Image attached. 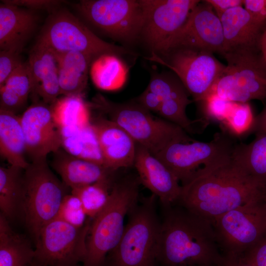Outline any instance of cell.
Instances as JSON below:
<instances>
[{
	"mask_svg": "<svg viewBox=\"0 0 266 266\" xmlns=\"http://www.w3.org/2000/svg\"><path fill=\"white\" fill-rule=\"evenodd\" d=\"M156 266H221L212 224L177 204L161 206Z\"/></svg>",
	"mask_w": 266,
	"mask_h": 266,
	"instance_id": "6da1fadb",
	"label": "cell"
},
{
	"mask_svg": "<svg viewBox=\"0 0 266 266\" xmlns=\"http://www.w3.org/2000/svg\"><path fill=\"white\" fill-rule=\"evenodd\" d=\"M181 187L177 204L211 222L263 198L266 190L234 164L231 156Z\"/></svg>",
	"mask_w": 266,
	"mask_h": 266,
	"instance_id": "7a4b0ae2",
	"label": "cell"
},
{
	"mask_svg": "<svg viewBox=\"0 0 266 266\" xmlns=\"http://www.w3.org/2000/svg\"><path fill=\"white\" fill-rule=\"evenodd\" d=\"M140 184L137 174L117 177L106 205L91 222L83 266H104L122 236L126 216L139 201Z\"/></svg>",
	"mask_w": 266,
	"mask_h": 266,
	"instance_id": "3957f363",
	"label": "cell"
},
{
	"mask_svg": "<svg viewBox=\"0 0 266 266\" xmlns=\"http://www.w3.org/2000/svg\"><path fill=\"white\" fill-rule=\"evenodd\" d=\"M90 106L107 115L134 140L156 155L168 145L196 140L179 126L163 118L155 117L136 101L118 103L99 94Z\"/></svg>",
	"mask_w": 266,
	"mask_h": 266,
	"instance_id": "277c9868",
	"label": "cell"
},
{
	"mask_svg": "<svg viewBox=\"0 0 266 266\" xmlns=\"http://www.w3.org/2000/svg\"><path fill=\"white\" fill-rule=\"evenodd\" d=\"M157 199L153 194L140 199L128 215L122 236L103 266H156L161 225Z\"/></svg>",
	"mask_w": 266,
	"mask_h": 266,
	"instance_id": "5b68a950",
	"label": "cell"
},
{
	"mask_svg": "<svg viewBox=\"0 0 266 266\" xmlns=\"http://www.w3.org/2000/svg\"><path fill=\"white\" fill-rule=\"evenodd\" d=\"M23 181L21 213L35 242L42 228L56 217L69 188L54 174L47 159L30 163Z\"/></svg>",
	"mask_w": 266,
	"mask_h": 266,
	"instance_id": "8992f818",
	"label": "cell"
},
{
	"mask_svg": "<svg viewBox=\"0 0 266 266\" xmlns=\"http://www.w3.org/2000/svg\"><path fill=\"white\" fill-rule=\"evenodd\" d=\"M37 42L56 54L76 51L89 55L95 60L106 54H133L124 47L102 40L65 9L55 10L49 15Z\"/></svg>",
	"mask_w": 266,
	"mask_h": 266,
	"instance_id": "52a82bcc",
	"label": "cell"
},
{
	"mask_svg": "<svg viewBox=\"0 0 266 266\" xmlns=\"http://www.w3.org/2000/svg\"><path fill=\"white\" fill-rule=\"evenodd\" d=\"M258 51L242 50L224 53L227 65L209 95L215 94L237 103L266 100V64Z\"/></svg>",
	"mask_w": 266,
	"mask_h": 266,
	"instance_id": "ba28073f",
	"label": "cell"
},
{
	"mask_svg": "<svg viewBox=\"0 0 266 266\" xmlns=\"http://www.w3.org/2000/svg\"><path fill=\"white\" fill-rule=\"evenodd\" d=\"M236 142L223 130L209 142L171 143L155 156L172 171L181 185L231 157Z\"/></svg>",
	"mask_w": 266,
	"mask_h": 266,
	"instance_id": "9c48e42d",
	"label": "cell"
},
{
	"mask_svg": "<svg viewBox=\"0 0 266 266\" xmlns=\"http://www.w3.org/2000/svg\"><path fill=\"white\" fill-rule=\"evenodd\" d=\"M211 222L223 256H242L266 233L264 196L223 214Z\"/></svg>",
	"mask_w": 266,
	"mask_h": 266,
	"instance_id": "30bf717a",
	"label": "cell"
},
{
	"mask_svg": "<svg viewBox=\"0 0 266 266\" xmlns=\"http://www.w3.org/2000/svg\"><path fill=\"white\" fill-rule=\"evenodd\" d=\"M91 221L81 227L55 218L41 230L35 242L31 266H78L87 253Z\"/></svg>",
	"mask_w": 266,
	"mask_h": 266,
	"instance_id": "8fae6325",
	"label": "cell"
},
{
	"mask_svg": "<svg viewBox=\"0 0 266 266\" xmlns=\"http://www.w3.org/2000/svg\"><path fill=\"white\" fill-rule=\"evenodd\" d=\"M162 55L152 53L149 59L171 69L197 102L209 95L226 66L213 53L204 50L181 48Z\"/></svg>",
	"mask_w": 266,
	"mask_h": 266,
	"instance_id": "7c38bea8",
	"label": "cell"
},
{
	"mask_svg": "<svg viewBox=\"0 0 266 266\" xmlns=\"http://www.w3.org/2000/svg\"><path fill=\"white\" fill-rule=\"evenodd\" d=\"M79 12L112 38L132 41L140 37L144 14L140 0H82Z\"/></svg>",
	"mask_w": 266,
	"mask_h": 266,
	"instance_id": "4fadbf2b",
	"label": "cell"
},
{
	"mask_svg": "<svg viewBox=\"0 0 266 266\" xmlns=\"http://www.w3.org/2000/svg\"><path fill=\"white\" fill-rule=\"evenodd\" d=\"M199 0H140L144 20L140 36L157 55L186 22Z\"/></svg>",
	"mask_w": 266,
	"mask_h": 266,
	"instance_id": "5bb4252c",
	"label": "cell"
},
{
	"mask_svg": "<svg viewBox=\"0 0 266 266\" xmlns=\"http://www.w3.org/2000/svg\"><path fill=\"white\" fill-rule=\"evenodd\" d=\"M181 48L204 50L221 55L224 53L221 20L205 0L200 1L194 8L184 24L169 39L162 55Z\"/></svg>",
	"mask_w": 266,
	"mask_h": 266,
	"instance_id": "9a60e30c",
	"label": "cell"
},
{
	"mask_svg": "<svg viewBox=\"0 0 266 266\" xmlns=\"http://www.w3.org/2000/svg\"><path fill=\"white\" fill-rule=\"evenodd\" d=\"M20 118L27 155L31 162L47 159L49 153L61 148L60 130L53 118L50 105L35 101Z\"/></svg>",
	"mask_w": 266,
	"mask_h": 266,
	"instance_id": "2e32d148",
	"label": "cell"
},
{
	"mask_svg": "<svg viewBox=\"0 0 266 266\" xmlns=\"http://www.w3.org/2000/svg\"><path fill=\"white\" fill-rule=\"evenodd\" d=\"M133 166L141 184L158 198L160 205L178 203L182 190L179 180L163 162L138 144Z\"/></svg>",
	"mask_w": 266,
	"mask_h": 266,
	"instance_id": "e0dca14e",
	"label": "cell"
},
{
	"mask_svg": "<svg viewBox=\"0 0 266 266\" xmlns=\"http://www.w3.org/2000/svg\"><path fill=\"white\" fill-rule=\"evenodd\" d=\"M105 167L118 170L133 166L137 144L114 122L100 114L91 118Z\"/></svg>",
	"mask_w": 266,
	"mask_h": 266,
	"instance_id": "ac0fdd59",
	"label": "cell"
},
{
	"mask_svg": "<svg viewBox=\"0 0 266 266\" xmlns=\"http://www.w3.org/2000/svg\"><path fill=\"white\" fill-rule=\"evenodd\" d=\"M27 63L32 82V94L51 105L61 95L55 54L36 41L30 52Z\"/></svg>",
	"mask_w": 266,
	"mask_h": 266,
	"instance_id": "d6986e66",
	"label": "cell"
},
{
	"mask_svg": "<svg viewBox=\"0 0 266 266\" xmlns=\"http://www.w3.org/2000/svg\"><path fill=\"white\" fill-rule=\"evenodd\" d=\"M223 28L225 52L259 50L264 24L257 22L243 7H234L219 17Z\"/></svg>",
	"mask_w": 266,
	"mask_h": 266,
	"instance_id": "ffe728a7",
	"label": "cell"
},
{
	"mask_svg": "<svg viewBox=\"0 0 266 266\" xmlns=\"http://www.w3.org/2000/svg\"><path fill=\"white\" fill-rule=\"evenodd\" d=\"M37 19L34 10L1 2L0 50L22 51L36 29Z\"/></svg>",
	"mask_w": 266,
	"mask_h": 266,
	"instance_id": "44dd1931",
	"label": "cell"
},
{
	"mask_svg": "<svg viewBox=\"0 0 266 266\" xmlns=\"http://www.w3.org/2000/svg\"><path fill=\"white\" fill-rule=\"evenodd\" d=\"M51 166L70 189L111 178L117 170L73 156L63 148L54 153Z\"/></svg>",
	"mask_w": 266,
	"mask_h": 266,
	"instance_id": "7402d4cb",
	"label": "cell"
},
{
	"mask_svg": "<svg viewBox=\"0 0 266 266\" xmlns=\"http://www.w3.org/2000/svg\"><path fill=\"white\" fill-rule=\"evenodd\" d=\"M55 54L58 62L61 95L82 96L87 85L89 67L95 60L76 51Z\"/></svg>",
	"mask_w": 266,
	"mask_h": 266,
	"instance_id": "603a6c76",
	"label": "cell"
},
{
	"mask_svg": "<svg viewBox=\"0 0 266 266\" xmlns=\"http://www.w3.org/2000/svg\"><path fill=\"white\" fill-rule=\"evenodd\" d=\"M0 153L11 166L25 169L26 145L20 117L0 109Z\"/></svg>",
	"mask_w": 266,
	"mask_h": 266,
	"instance_id": "cb8c5ba5",
	"label": "cell"
},
{
	"mask_svg": "<svg viewBox=\"0 0 266 266\" xmlns=\"http://www.w3.org/2000/svg\"><path fill=\"white\" fill-rule=\"evenodd\" d=\"M34 254L30 241L14 231L0 213V266H31Z\"/></svg>",
	"mask_w": 266,
	"mask_h": 266,
	"instance_id": "d4e9b609",
	"label": "cell"
},
{
	"mask_svg": "<svg viewBox=\"0 0 266 266\" xmlns=\"http://www.w3.org/2000/svg\"><path fill=\"white\" fill-rule=\"evenodd\" d=\"M249 143H235L232 160L256 182L266 186V135L257 134Z\"/></svg>",
	"mask_w": 266,
	"mask_h": 266,
	"instance_id": "484cf974",
	"label": "cell"
},
{
	"mask_svg": "<svg viewBox=\"0 0 266 266\" xmlns=\"http://www.w3.org/2000/svg\"><path fill=\"white\" fill-rule=\"evenodd\" d=\"M60 130L61 147L65 151L76 157L104 166L100 147L91 121L84 126L65 127Z\"/></svg>",
	"mask_w": 266,
	"mask_h": 266,
	"instance_id": "4316f807",
	"label": "cell"
},
{
	"mask_svg": "<svg viewBox=\"0 0 266 266\" xmlns=\"http://www.w3.org/2000/svg\"><path fill=\"white\" fill-rule=\"evenodd\" d=\"M24 169L11 166L0 167V209L9 221L21 213Z\"/></svg>",
	"mask_w": 266,
	"mask_h": 266,
	"instance_id": "83f0119b",
	"label": "cell"
},
{
	"mask_svg": "<svg viewBox=\"0 0 266 266\" xmlns=\"http://www.w3.org/2000/svg\"><path fill=\"white\" fill-rule=\"evenodd\" d=\"M32 92V79L27 61L0 87V109L16 114L26 105Z\"/></svg>",
	"mask_w": 266,
	"mask_h": 266,
	"instance_id": "f1b7e54d",
	"label": "cell"
},
{
	"mask_svg": "<svg viewBox=\"0 0 266 266\" xmlns=\"http://www.w3.org/2000/svg\"><path fill=\"white\" fill-rule=\"evenodd\" d=\"M127 68L116 55H103L98 58L91 66V75L95 85L107 91L116 90L125 84Z\"/></svg>",
	"mask_w": 266,
	"mask_h": 266,
	"instance_id": "f546056e",
	"label": "cell"
},
{
	"mask_svg": "<svg viewBox=\"0 0 266 266\" xmlns=\"http://www.w3.org/2000/svg\"><path fill=\"white\" fill-rule=\"evenodd\" d=\"M50 106L53 118L59 128L81 127L90 123V105L82 96H64Z\"/></svg>",
	"mask_w": 266,
	"mask_h": 266,
	"instance_id": "4dcf8cb0",
	"label": "cell"
},
{
	"mask_svg": "<svg viewBox=\"0 0 266 266\" xmlns=\"http://www.w3.org/2000/svg\"><path fill=\"white\" fill-rule=\"evenodd\" d=\"M117 175L93 184L70 189L71 194L80 200L83 209L90 219H93L106 205Z\"/></svg>",
	"mask_w": 266,
	"mask_h": 266,
	"instance_id": "1f68e13d",
	"label": "cell"
},
{
	"mask_svg": "<svg viewBox=\"0 0 266 266\" xmlns=\"http://www.w3.org/2000/svg\"><path fill=\"white\" fill-rule=\"evenodd\" d=\"M172 73L152 72L146 89L157 95L162 102L168 100L193 102L189 98L190 94L179 78Z\"/></svg>",
	"mask_w": 266,
	"mask_h": 266,
	"instance_id": "d6a6232c",
	"label": "cell"
},
{
	"mask_svg": "<svg viewBox=\"0 0 266 266\" xmlns=\"http://www.w3.org/2000/svg\"><path fill=\"white\" fill-rule=\"evenodd\" d=\"M254 117L248 102H234L228 116L221 123L222 128L231 134L240 135L249 133Z\"/></svg>",
	"mask_w": 266,
	"mask_h": 266,
	"instance_id": "836d02e7",
	"label": "cell"
},
{
	"mask_svg": "<svg viewBox=\"0 0 266 266\" xmlns=\"http://www.w3.org/2000/svg\"><path fill=\"white\" fill-rule=\"evenodd\" d=\"M87 217L79 199L70 194L64 197L56 218L74 226L81 227L88 221Z\"/></svg>",
	"mask_w": 266,
	"mask_h": 266,
	"instance_id": "e575fe53",
	"label": "cell"
},
{
	"mask_svg": "<svg viewBox=\"0 0 266 266\" xmlns=\"http://www.w3.org/2000/svg\"><path fill=\"white\" fill-rule=\"evenodd\" d=\"M201 102L205 118L221 123L228 116L234 103L215 94L209 95Z\"/></svg>",
	"mask_w": 266,
	"mask_h": 266,
	"instance_id": "d590c367",
	"label": "cell"
},
{
	"mask_svg": "<svg viewBox=\"0 0 266 266\" xmlns=\"http://www.w3.org/2000/svg\"><path fill=\"white\" fill-rule=\"evenodd\" d=\"M21 52L14 49L0 50V87L24 63Z\"/></svg>",
	"mask_w": 266,
	"mask_h": 266,
	"instance_id": "8d00e7d4",
	"label": "cell"
},
{
	"mask_svg": "<svg viewBox=\"0 0 266 266\" xmlns=\"http://www.w3.org/2000/svg\"><path fill=\"white\" fill-rule=\"evenodd\" d=\"M1 2L19 7L34 10H55L64 1L57 0H2Z\"/></svg>",
	"mask_w": 266,
	"mask_h": 266,
	"instance_id": "74e56055",
	"label": "cell"
},
{
	"mask_svg": "<svg viewBox=\"0 0 266 266\" xmlns=\"http://www.w3.org/2000/svg\"><path fill=\"white\" fill-rule=\"evenodd\" d=\"M242 257L254 266H266V233L254 247Z\"/></svg>",
	"mask_w": 266,
	"mask_h": 266,
	"instance_id": "f35d334b",
	"label": "cell"
},
{
	"mask_svg": "<svg viewBox=\"0 0 266 266\" xmlns=\"http://www.w3.org/2000/svg\"><path fill=\"white\" fill-rule=\"evenodd\" d=\"M244 8L258 22L266 21V0H244Z\"/></svg>",
	"mask_w": 266,
	"mask_h": 266,
	"instance_id": "ab89813d",
	"label": "cell"
},
{
	"mask_svg": "<svg viewBox=\"0 0 266 266\" xmlns=\"http://www.w3.org/2000/svg\"><path fill=\"white\" fill-rule=\"evenodd\" d=\"M135 101L148 111L158 113L162 104L161 99L147 89L136 99Z\"/></svg>",
	"mask_w": 266,
	"mask_h": 266,
	"instance_id": "60d3db41",
	"label": "cell"
},
{
	"mask_svg": "<svg viewBox=\"0 0 266 266\" xmlns=\"http://www.w3.org/2000/svg\"><path fill=\"white\" fill-rule=\"evenodd\" d=\"M220 17L224 13L234 7L242 6L243 0H205Z\"/></svg>",
	"mask_w": 266,
	"mask_h": 266,
	"instance_id": "b9f144b4",
	"label": "cell"
},
{
	"mask_svg": "<svg viewBox=\"0 0 266 266\" xmlns=\"http://www.w3.org/2000/svg\"><path fill=\"white\" fill-rule=\"evenodd\" d=\"M249 133L266 135V106L256 117Z\"/></svg>",
	"mask_w": 266,
	"mask_h": 266,
	"instance_id": "7bdbcfd3",
	"label": "cell"
},
{
	"mask_svg": "<svg viewBox=\"0 0 266 266\" xmlns=\"http://www.w3.org/2000/svg\"><path fill=\"white\" fill-rule=\"evenodd\" d=\"M221 266H254L245 261L242 256H224V260Z\"/></svg>",
	"mask_w": 266,
	"mask_h": 266,
	"instance_id": "ee69618b",
	"label": "cell"
},
{
	"mask_svg": "<svg viewBox=\"0 0 266 266\" xmlns=\"http://www.w3.org/2000/svg\"><path fill=\"white\" fill-rule=\"evenodd\" d=\"M259 50L266 64V30L263 32L259 43Z\"/></svg>",
	"mask_w": 266,
	"mask_h": 266,
	"instance_id": "f6af8a7d",
	"label": "cell"
},
{
	"mask_svg": "<svg viewBox=\"0 0 266 266\" xmlns=\"http://www.w3.org/2000/svg\"><path fill=\"white\" fill-rule=\"evenodd\" d=\"M264 199H265V201H266V191H265V194H264Z\"/></svg>",
	"mask_w": 266,
	"mask_h": 266,
	"instance_id": "bcb514c9",
	"label": "cell"
},
{
	"mask_svg": "<svg viewBox=\"0 0 266 266\" xmlns=\"http://www.w3.org/2000/svg\"><path fill=\"white\" fill-rule=\"evenodd\" d=\"M78 266H82V265H78Z\"/></svg>",
	"mask_w": 266,
	"mask_h": 266,
	"instance_id": "7dc6e473",
	"label": "cell"
},
{
	"mask_svg": "<svg viewBox=\"0 0 266 266\" xmlns=\"http://www.w3.org/2000/svg\"></svg>",
	"mask_w": 266,
	"mask_h": 266,
	"instance_id": "c3c4849f",
	"label": "cell"
}]
</instances>
